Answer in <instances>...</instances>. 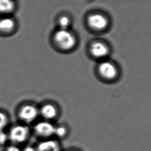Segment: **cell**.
<instances>
[{
	"label": "cell",
	"instance_id": "cell-13",
	"mask_svg": "<svg viewBox=\"0 0 151 151\" xmlns=\"http://www.w3.org/2000/svg\"><path fill=\"white\" fill-rule=\"evenodd\" d=\"M8 119L5 114L0 111V131H4L8 124Z\"/></svg>",
	"mask_w": 151,
	"mask_h": 151
},
{
	"label": "cell",
	"instance_id": "cell-8",
	"mask_svg": "<svg viewBox=\"0 0 151 151\" xmlns=\"http://www.w3.org/2000/svg\"><path fill=\"white\" fill-rule=\"evenodd\" d=\"M37 151H61L59 143L54 140H45L38 143Z\"/></svg>",
	"mask_w": 151,
	"mask_h": 151
},
{
	"label": "cell",
	"instance_id": "cell-5",
	"mask_svg": "<svg viewBox=\"0 0 151 151\" xmlns=\"http://www.w3.org/2000/svg\"><path fill=\"white\" fill-rule=\"evenodd\" d=\"M29 134L30 129L27 125H17L10 129L8 138L12 143L20 144L27 140Z\"/></svg>",
	"mask_w": 151,
	"mask_h": 151
},
{
	"label": "cell",
	"instance_id": "cell-12",
	"mask_svg": "<svg viewBox=\"0 0 151 151\" xmlns=\"http://www.w3.org/2000/svg\"><path fill=\"white\" fill-rule=\"evenodd\" d=\"M57 23L60 29H68L71 25V20L68 16H63L59 19Z\"/></svg>",
	"mask_w": 151,
	"mask_h": 151
},
{
	"label": "cell",
	"instance_id": "cell-1",
	"mask_svg": "<svg viewBox=\"0 0 151 151\" xmlns=\"http://www.w3.org/2000/svg\"><path fill=\"white\" fill-rule=\"evenodd\" d=\"M53 41L56 46L63 51L73 49L77 45V38L74 33L68 29H60L55 32Z\"/></svg>",
	"mask_w": 151,
	"mask_h": 151
},
{
	"label": "cell",
	"instance_id": "cell-15",
	"mask_svg": "<svg viewBox=\"0 0 151 151\" xmlns=\"http://www.w3.org/2000/svg\"><path fill=\"white\" fill-rule=\"evenodd\" d=\"M8 139V134L5 133L4 131H0V145H5Z\"/></svg>",
	"mask_w": 151,
	"mask_h": 151
},
{
	"label": "cell",
	"instance_id": "cell-2",
	"mask_svg": "<svg viewBox=\"0 0 151 151\" xmlns=\"http://www.w3.org/2000/svg\"><path fill=\"white\" fill-rule=\"evenodd\" d=\"M97 70L101 78L109 82L116 80L119 75L118 67L114 62L107 59L99 61Z\"/></svg>",
	"mask_w": 151,
	"mask_h": 151
},
{
	"label": "cell",
	"instance_id": "cell-11",
	"mask_svg": "<svg viewBox=\"0 0 151 151\" xmlns=\"http://www.w3.org/2000/svg\"><path fill=\"white\" fill-rule=\"evenodd\" d=\"M15 8L14 2L8 0H0V14H10L13 12Z\"/></svg>",
	"mask_w": 151,
	"mask_h": 151
},
{
	"label": "cell",
	"instance_id": "cell-3",
	"mask_svg": "<svg viewBox=\"0 0 151 151\" xmlns=\"http://www.w3.org/2000/svg\"><path fill=\"white\" fill-rule=\"evenodd\" d=\"M86 22L88 27L93 31L102 32L108 28L110 21L108 17L103 12H92L88 16Z\"/></svg>",
	"mask_w": 151,
	"mask_h": 151
},
{
	"label": "cell",
	"instance_id": "cell-4",
	"mask_svg": "<svg viewBox=\"0 0 151 151\" xmlns=\"http://www.w3.org/2000/svg\"><path fill=\"white\" fill-rule=\"evenodd\" d=\"M89 50L92 57L99 61L107 59L110 52L108 44L102 40L93 41L89 46Z\"/></svg>",
	"mask_w": 151,
	"mask_h": 151
},
{
	"label": "cell",
	"instance_id": "cell-7",
	"mask_svg": "<svg viewBox=\"0 0 151 151\" xmlns=\"http://www.w3.org/2000/svg\"><path fill=\"white\" fill-rule=\"evenodd\" d=\"M55 127L48 121H42L35 125L34 131L39 136L48 138L54 135Z\"/></svg>",
	"mask_w": 151,
	"mask_h": 151
},
{
	"label": "cell",
	"instance_id": "cell-10",
	"mask_svg": "<svg viewBox=\"0 0 151 151\" xmlns=\"http://www.w3.org/2000/svg\"><path fill=\"white\" fill-rule=\"evenodd\" d=\"M39 113L45 119L52 120L57 116V109L52 104H47L41 107Z\"/></svg>",
	"mask_w": 151,
	"mask_h": 151
},
{
	"label": "cell",
	"instance_id": "cell-9",
	"mask_svg": "<svg viewBox=\"0 0 151 151\" xmlns=\"http://www.w3.org/2000/svg\"><path fill=\"white\" fill-rule=\"evenodd\" d=\"M16 26L14 19L10 17L5 16L0 19V32L4 34L11 33Z\"/></svg>",
	"mask_w": 151,
	"mask_h": 151
},
{
	"label": "cell",
	"instance_id": "cell-14",
	"mask_svg": "<svg viewBox=\"0 0 151 151\" xmlns=\"http://www.w3.org/2000/svg\"><path fill=\"white\" fill-rule=\"evenodd\" d=\"M68 133V130L66 127L64 126H59V127H55V131H54V135L57 136V137H63L66 135Z\"/></svg>",
	"mask_w": 151,
	"mask_h": 151
},
{
	"label": "cell",
	"instance_id": "cell-17",
	"mask_svg": "<svg viewBox=\"0 0 151 151\" xmlns=\"http://www.w3.org/2000/svg\"><path fill=\"white\" fill-rule=\"evenodd\" d=\"M22 151H37L36 149H35V147H33L31 146H28L27 147H25L24 149Z\"/></svg>",
	"mask_w": 151,
	"mask_h": 151
},
{
	"label": "cell",
	"instance_id": "cell-16",
	"mask_svg": "<svg viewBox=\"0 0 151 151\" xmlns=\"http://www.w3.org/2000/svg\"><path fill=\"white\" fill-rule=\"evenodd\" d=\"M6 151H22L16 145H12L8 147Z\"/></svg>",
	"mask_w": 151,
	"mask_h": 151
},
{
	"label": "cell",
	"instance_id": "cell-6",
	"mask_svg": "<svg viewBox=\"0 0 151 151\" xmlns=\"http://www.w3.org/2000/svg\"><path fill=\"white\" fill-rule=\"evenodd\" d=\"M39 111L35 106L26 105L23 106L19 112V116L21 120L25 123H31L36 119Z\"/></svg>",
	"mask_w": 151,
	"mask_h": 151
}]
</instances>
